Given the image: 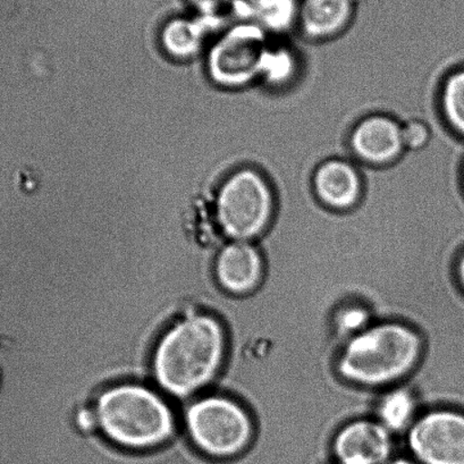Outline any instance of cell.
I'll list each match as a JSON object with an SVG mask.
<instances>
[{
	"instance_id": "obj_1",
	"label": "cell",
	"mask_w": 464,
	"mask_h": 464,
	"mask_svg": "<svg viewBox=\"0 0 464 464\" xmlns=\"http://www.w3.org/2000/svg\"><path fill=\"white\" fill-rule=\"evenodd\" d=\"M227 339L222 324L206 313L179 319L164 332L152 353L157 384L175 398H188L214 380L222 364Z\"/></svg>"
},
{
	"instance_id": "obj_2",
	"label": "cell",
	"mask_w": 464,
	"mask_h": 464,
	"mask_svg": "<svg viewBox=\"0 0 464 464\" xmlns=\"http://www.w3.org/2000/svg\"><path fill=\"white\" fill-rule=\"evenodd\" d=\"M99 432L117 448L147 452L172 440V409L140 382H121L99 394L94 404Z\"/></svg>"
},
{
	"instance_id": "obj_3",
	"label": "cell",
	"mask_w": 464,
	"mask_h": 464,
	"mask_svg": "<svg viewBox=\"0 0 464 464\" xmlns=\"http://www.w3.org/2000/svg\"><path fill=\"white\" fill-rule=\"evenodd\" d=\"M421 353L422 340L416 331L402 324L385 323L351 337L337 368L346 381L382 386L411 372Z\"/></svg>"
},
{
	"instance_id": "obj_4",
	"label": "cell",
	"mask_w": 464,
	"mask_h": 464,
	"mask_svg": "<svg viewBox=\"0 0 464 464\" xmlns=\"http://www.w3.org/2000/svg\"><path fill=\"white\" fill-rule=\"evenodd\" d=\"M276 213L274 188L260 170L240 168L219 188L216 215L225 236L251 242L268 232Z\"/></svg>"
},
{
	"instance_id": "obj_5",
	"label": "cell",
	"mask_w": 464,
	"mask_h": 464,
	"mask_svg": "<svg viewBox=\"0 0 464 464\" xmlns=\"http://www.w3.org/2000/svg\"><path fill=\"white\" fill-rule=\"evenodd\" d=\"M188 439L205 457L236 459L254 434L251 419L236 401L211 395L188 407L186 414Z\"/></svg>"
},
{
	"instance_id": "obj_6",
	"label": "cell",
	"mask_w": 464,
	"mask_h": 464,
	"mask_svg": "<svg viewBox=\"0 0 464 464\" xmlns=\"http://www.w3.org/2000/svg\"><path fill=\"white\" fill-rule=\"evenodd\" d=\"M274 37L251 22L233 26L211 48L208 69L211 78L223 87L243 89L263 79Z\"/></svg>"
},
{
	"instance_id": "obj_7",
	"label": "cell",
	"mask_w": 464,
	"mask_h": 464,
	"mask_svg": "<svg viewBox=\"0 0 464 464\" xmlns=\"http://www.w3.org/2000/svg\"><path fill=\"white\" fill-rule=\"evenodd\" d=\"M409 445L422 464H464V414H425L410 430Z\"/></svg>"
},
{
	"instance_id": "obj_8",
	"label": "cell",
	"mask_w": 464,
	"mask_h": 464,
	"mask_svg": "<svg viewBox=\"0 0 464 464\" xmlns=\"http://www.w3.org/2000/svg\"><path fill=\"white\" fill-rule=\"evenodd\" d=\"M349 148L357 163L375 168L394 163L404 152L402 124L385 114L363 117L351 130Z\"/></svg>"
},
{
	"instance_id": "obj_9",
	"label": "cell",
	"mask_w": 464,
	"mask_h": 464,
	"mask_svg": "<svg viewBox=\"0 0 464 464\" xmlns=\"http://www.w3.org/2000/svg\"><path fill=\"white\" fill-rule=\"evenodd\" d=\"M313 188L317 200L333 211H349L359 205L363 179L355 161L332 159L314 170Z\"/></svg>"
},
{
	"instance_id": "obj_10",
	"label": "cell",
	"mask_w": 464,
	"mask_h": 464,
	"mask_svg": "<svg viewBox=\"0 0 464 464\" xmlns=\"http://www.w3.org/2000/svg\"><path fill=\"white\" fill-rule=\"evenodd\" d=\"M333 445L341 464H384L392 452L390 430L371 420L353 421L342 428Z\"/></svg>"
},
{
	"instance_id": "obj_11",
	"label": "cell",
	"mask_w": 464,
	"mask_h": 464,
	"mask_svg": "<svg viewBox=\"0 0 464 464\" xmlns=\"http://www.w3.org/2000/svg\"><path fill=\"white\" fill-rule=\"evenodd\" d=\"M216 281L224 291L242 295L254 291L263 277L264 258L259 247L233 241L219 251L214 264Z\"/></svg>"
},
{
	"instance_id": "obj_12",
	"label": "cell",
	"mask_w": 464,
	"mask_h": 464,
	"mask_svg": "<svg viewBox=\"0 0 464 464\" xmlns=\"http://www.w3.org/2000/svg\"><path fill=\"white\" fill-rule=\"evenodd\" d=\"M355 7L353 0H300L295 31L314 42L335 38L348 29Z\"/></svg>"
},
{
	"instance_id": "obj_13",
	"label": "cell",
	"mask_w": 464,
	"mask_h": 464,
	"mask_svg": "<svg viewBox=\"0 0 464 464\" xmlns=\"http://www.w3.org/2000/svg\"><path fill=\"white\" fill-rule=\"evenodd\" d=\"M205 37V25L190 17H173L161 30V44L177 58H188L199 51Z\"/></svg>"
},
{
	"instance_id": "obj_14",
	"label": "cell",
	"mask_w": 464,
	"mask_h": 464,
	"mask_svg": "<svg viewBox=\"0 0 464 464\" xmlns=\"http://www.w3.org/2000/svg\"><path fill=\"white\" fill-rule=\"evenodd\" d=\"M440 107L445 123L464 141V67L446 76L440 88Z\"/></svg>"
},
{
	"instance_id": "obj_15",
	"label": "cell",
	"mask_w": 464,
	"mask_h": 464,
	"mask_svg": "<svg viewBox=\"0 0 464 464\" xmlns=\"http://www.w3.org/2000/svg\"><path fill=\"white\" fill-rule=\"evenodd\" d=\"M414 412L412 395L405 390H395L382 399L378 407L381 423L389 430L400 431L409 426Z\"/></svg>"
},
{
	"instance_id": "obj_16",
	"label": "cell",
	"mask_w": 464,
	"mask_h": 464,
	"mask_svg": "<svg viewBox=\"0 0 464 464\" xmlns=\"http://www.w3.org/2000/svg\"><path fill=\"white\" fill-rule=\"evenodd\" d=\"M371 314L362 306H348L341 310L336 317L337 331L343 335L355 336L366 330Z\"/></svg>"
},
{
	"instance_id": "obj_17",
	"label": "cell",
	"mask_w": 464,
	"mask_h": 464,
	"mask_svg": "<svg viewBox=\"0 0 464 464\" xmlns=\"http://www.w3.org/2000/svg\"><path fill=\"white\" fill-rule=\"evenodd\" d=\"M431 130L425 121L412 120L402 124L404 151L417 152L430 144Z\"/></svg>"
},
{
	"instance_id": "obj_18",
	"label": "cell",
	"mask_w": 464,
	"mask_h": 464,
	"mask_svg": "<svg viewBox=\"0 0 464 464\" xmlns=\"http://www.w3.org/2000/svg\"><path fill=\"white\" fill-rule=\"evenodd\" d=\"M188 6L193 8L202 17H218L234 5L236 0H183Z\"/></svg>"
},
{
	"instance_id": "obj_19",
	"label": "cell",
	"mask_w": 464,
	"mask_h": 464,
	"mask_svg": "<svg viewBox=\"0 0 464 464\" xmlns=\"http://www.w3.org/2000/svg\"><path fill=\"white\" fill-rule=\"evenodd\" d=\"M457 270L459 283H461V285L464 288V252L461 256H459Z\"/></svg>"
},
{
	"instance_id": "obj_20",
	"label": "cell",
	"mask_w": 464,
	"mask_h": 464,
	"mask_svg": "<svg viewBox=\"0 0 464 464\" xmlns=\"http://www.w3.org/2000/svg\"><path fill=\"white\" fill-rule=\"evenodd\" d=\"M390 464H413L407 461V459H396V461L391 462Z\"/></svg>"
},
{
	"instance_id": "obj_21",
	"label": "cell",
	"mask_w": 464,
	"mask_h": 464,
	"mask_svg": "<svg viewBox=\"0 0 464 464\" xmlns=\"http://www.w3.org/2000/svg\"><path fill=\"white\" fill-rule=\"evenodd\" d=\"M461 182H462V188H463V191H464V163H463V166H462Z\"/></svg>"
}]
</instances>
